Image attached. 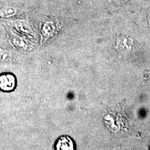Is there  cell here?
I'll return each mask as SVG.
<instances>
[{
	"instance_id": "obj_1",
	"label": "cell",
	"mask_w": 150,
	"mask_h": 150,
	"mask_svg": "<svg viewBox=\"0 0 150 150\" xmlns=\"http://www.w3.org/2000/svg\"><path fill=\"white\" fill-rule=\"evenodd\" d=\"M17 79L15 75L10 72L0 75V90L4 92H11L16 89Z\"/></svg>"
},
{
	"instance_id": "obj_2",
	"label": "cell",
	"mask_w": 150,
	"mask_h": 150,
	"mask_svg": "<svg viewBox=\"0 0 150 150\" xmlns=\"http://www.w3.org/2000/svg\"><path fill=\"white\" fill-rule=\"evenodd\" d=\"M74 148L73 141L69 136H61L55 144L56 150H74Z\"/></svg>"
},
{
	"instance_id": "obj_3",
	"label": "cell",
	"mask_w": 150,
	"mask_h": 150,
	"mask_svg": "<svg viewBox=\"0 0 150 150\" xmlns=\"http://www.w3.org/2000/svg\"><path fill=\"white\" fill-rule=\"evenodd\" d=\"M16 27L18 31H20L21 32H24V33H30V30L29 27H28L27 25L25 24L22 22H17L16 23Z\"/></svg>"
},
{
	"instance_id": "obj_4",
	"label": "cell",
	"mask_w": 150,
	"mask_h": 150,
	"mask_svg": "<svg viewBox=\"0 0 150 150\" xmlns=\"http://www.w3.org/2000/svg\"><path fill=\"white\" fill-rule=\"evenodd\" d=\"M11 54L6 51H0V61L6 62L11 59Z\"/></svg>"
},
{
	"instance_id": "obj_5",
	"label": "cell",
	"mask_w": 150,
	"mask_h": 150,
	"mask_svg": "<svg viewBox=\"0 0 150 150\" xmlns=\"http://www.w3.org/2000/svg\"><path fill=\"white\" fill-rule=\"evenodd\" d=\"M120 2H125V1H126V0H118Z\"/></svg>"
},
{
	"instance_id": "obj_6",
	"label": "cell",
	"mask_w": 150,
	"mask_h": 150,
	"mask_svg": "<svg viewBox=\"0 0 150 150\" xmlns=\"http://www.w3.org/2000/svg\"><path fill=\"white\" fill-rule=\"evenodd\" d=\"M149 20H150V13H149Z\"/></svg>"
}]
</instances>
